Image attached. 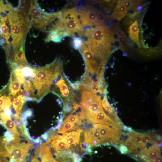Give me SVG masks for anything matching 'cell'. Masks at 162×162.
Instances as JSON below:
<instances>
[{
  "label": "cell",
  "instance_id": "cell-6",
  "mask_svg": "<svg viewBox=\"0 0 162 162\" xmlns=\"http://www.w3.org/2000/svg\"><path fill=\"white\" fill-rule=\"evenodd\" d=\"M75 9L82 27L99 26L97 20L99 10L92 5L78 7Z\"/></svg>",
  "mask_w": 162,
  "mask_h": 162
},
{
  "label": "cell",
  "instance_id": "cell-26",
  "mask_svg": "<svg viewBox=\"0 0 162 162\" xmlns=\"http://www.w3.org/2000/svg\"><path fill=\"white\" fill-rule=\"evenodd\" d=\"M81 83L82 84L84 85L85 86H86V87H87L88 88H89V87H91V86H93V85H92V86H87V85H86L83 84L82 82H81ZM104 83H104V81L103 82H102L100 84H99V85H99V86H102L103 85H104Z\"/></svg>",
  "mask_w": 162,
  "mask_h": 162
},
{
  "label": "cell",
  "instance_id": "cell-2",
  "mask_svg": "<svg viewBox=\"0 0 162 162\" xmlns=\"http://www.w3.org/2000/svg\"><path fill=\"white\" fill-rule=\"evenodd\" d=\"M8 16L12 39L11 44L15 52L24 44L31 24L28 14L17 8H13Z\"/></svg>",
  "mask_w": 162,
  "mask_h": 162
},
{
  "label": "cell",
  "instance_id": "cell-12",
  "mask_svg": "<svg viewBox=\"0 0 162 162\" xmlns=\"http://www.w3.org/2000/svg\"><path fill=\"white\" fill-rule=\"evenodd\" d=\"M127 11L128 10L122 4L121 0H119L112 14L113 18L119 20L127 15Z\"/></svg>",
  "mask_w": 162,
  "mask_h": 162
},
{
  "label": "cell",
  "instance_id": "cell-5",
  "mask_svg": "<svg viewBox=\"0 0 162 162\" xmlns=\"http://www.w3.org/2000/svg\"><path fill=\"white\" fill-rule=\"evenodd\" d=\"M52 87L51 92L58 95L62 100L64 104L74 102V95L67 79L62 74L57 78Z\"/></svg>",
  "mask_w": 162,
  "mask_h": 162
},
{
  "label": "cell",
  "instance_id": "cell-19",
  "mask_svg": "<svg viewBox=\"0 0 162 162\" xmlns=\"http://www.w3.org/2000/svg\"><path fill=\"white\" fill-rule=\"evenodd\" d=\"M82 40L80 37H73V44L74 48L79 50L82 44Z\"/></svg>",
  "mask_w": 162,
  "mask_h": 162
},
{
  "label": "cell",
  "instance_id": "cell-9",
  "mask_svg": "<svg viewBox=\"0 0 162 162\" xmlns=\"http://www.w3.org/2000/svg\"><path fill=\"white\" fill-rule=\"evenodd\" d=\"M22 81L14 71H11L10 82L8 86L9 94L10 95L14 96L20 91Z\"/></svg>",
  "mask_w": 162,
  "mask_h": 162
},
{
  "label": "cell",
  "instance_id": "cell-14",
  "mask_svg": "<svg viewBox=\"0 0 162 162\" xmlns=\"http://www.w3.org/2000/svg\"><path fill=\"white\" fill-rule=\"evenodd\" d=\"M14 136H19V134L17 130L15 124L9 117L4 121L2 124Z\"/></svg>",
  "mask_w": 162,
  "mask_h": 162
},
{
  "label": "cell",
  "instance_id": "cell-1",
  "mask_svg": "<svg viewBox=\"0 0 162 162\" xmlns=\"http://www.w3.org/2000/svg\"><path fill=\"white\" fill-rule=\"evenodd\" d=\"M63 73V65L59 58L44 66L33 69L29 80L28 95L36 101L40 100L51 91L52 85L56 78Z\"/></svg>",
  "mask_w": 162,
  "mask_h": 162
},
{
  "label": "cell",
  "instance_id": "cell-22",
  "mask_svg": "<svg viewBox=\"0 0 162 162\" xmlns=\"http://www.w3.org/2000/svg\"><path fill=\"white\" fill-rule=\"evenodd\" d=\"M116 34L118 35V38L124 37L127 38L125 33L121 30H120L117 28H116L115 30Z\"/></svg>",
  "mask_w": 162,
  "mask_h": 162
},
{
  "label": "cell",
  "instance_id": "cell-21",
  "mask_svg": "<svg viewBox=\"0 0 162 162\" xmlns=\"http://www.w3.org/2000/svg\"><path fill=\"white\" fill-rule=\"evenodd\" d=\"M71 158L74 162H80L82 160L81 156L75 152L72 153Z\"/></svg>",
  "mask_w": 162,
  "mask_h": 162
},
{
  "label": "cell",
  "instance_id": "cell-15",
  "mask_svg": "<svg viewBox=\"0 0 162 162\" xmlns=\"http://www.w3.org/2000/svg\"><path fill=\"white\" fill-rule=\"evenodd\" d=\"M159 149L153 146L148 150L144 154L147 157L148 162H152L157 157L160 156Z\"/></svg>",
  "mask_w": 162,
  "mask_h": 162
},
{
  "label": "cell",
  "instance_id": "cell-11",
  "mask_svg": "<svg viewBox=\"0 0 162 162\" xmlns=\"http://www.w3.org/2000/svg\"><path fill=\"white\" fill-rule=\"evenodd\" d=\"M25 100L24 97L19 92L14 96L13 103V108L16 111V113L19 116L21 113Z\"/></svg>",
  "mask_w": 162,
  "mask_h": 162
},
{
  "label": "cell",
  "instance_id": "cell-20",
  "mask_svg": "<svg viewBox=\"0 0 162 162\" xmlns=\"http://www.w3.org/2000/svg\"><path fill=\"white\" fill-rule=\"evenodd\" d=\"M151 140V136L149 134H143L142 138L141 145L144 148L146 144Z\"/></svg>",
  "mask_w": 162,
  "mask_h": 162
},
{
  "label": "cell",
  "instance_id": "cell-4",
  "mask_svg": "<svg viewBox=\"0 0 162 162\" xmlns=\"http://www.w3.org/2000/svg\"><path fill=\"white\" fill-rule=\"evenodd\" d=\"M59 19L62 26L73 37H76L75 32L78 33L83 29L75 8L64 9L62 11Z\"/></svg>",
  "mask_w": 162,
  "mask_h": 162
},
{
  "label": "cell",
  "instance_id": "cell-7",
  "mask_svg": "<svg viewBox=\"0 0 162 162\" xmlns=\"http://www.w3.org/2000/svg\"><path fill=\"white\" fill-rule=\"evenodd\" d=\"M48 34L45 40V42L52 41L55 42H60L66 36H71L70 33L58 22H55L48 30Z\"/></svg>",
  "mask_w": 162,
  "mask_h": 162
},
{
  "label": "cell",
  "instance_id": "cell-23",
  "mask_svg": "<svg viewBox=\"0 0 162 162\" xmlns=\"http://www.w3.org/2000/svg\"><path fill=\"white\" fill-rule=\"evenodd\" d=\"M118 148L121 153L122 154H127L128 152L127 147L123 144H121Z\"/></svg>",
  "mask_w": 162,
  "mask_h": 162
},
{
  "label": "cell",
  "instance_id": "cell-8",
  "mask_svg": "<svg viewBox=\"0 0 162 162\" xmlns=\"http://www.w3.org/2000/svg\"><path fill=\"white\" fill-rule=\"evenodd\" d=\"M93 126L99 131L103 143H116L119 131L113 128H110L107 125L99 124H94Z\"/></svg>",
  "mask_w": 162,
  "mask_h": 162
},
{
  "label": "cell",
  "instance_id": "cell-25",
  "mask_svg": "<svg viewBox=\"0 0 162 162\" xmlns=\"http://www.w3.org/2000/svg\"><path fill=\"white\" fill-rule=\"evenodd\" d=\"M4 4L2 0H0V14L1 13L4 11Z\"/></svg>",
  "mask_w": 162,
  "mask_h": 162
},
{
  "label": "cell",
  "instance_id": "cell-13",
  "mask_svg": "<svg viewBox=\"0 0 162 162\" xmlns=\"http://www.w3.org/2000/svg\"><path fill=\"white\" fill-rule=\"evenodd\" d=\"M129 32L130 38L140 46L139 38V29L137 21L135 20L130 26Z\"/></svg>",
  "mask_w": 162,
  "mask_h": 162
},
{
  "label": "cell",
  "instance_id": "cell-3",
  "mask_svg": "<svg viewBox=\"0 0 162 162\" xmlns=\"http://www.w3.org/2000/svg\"><path fill=\"white\" fill-rule=\"evenodd\" d=\"M61 14L60 11L52 14L46 13L42 10L37 0L31 1L29 12L31 24L37 29L45 30L50 23L59 17Z\"/></svg>",
  "mask_w": 162,
  "mask_h": 162
},
{
  "label": "cell",
  "instance_id": "cell-10",
  "mask_svg": "<svg viewBox=\"0 0 162 162\" xmlns=\"http://www.w3.org/2000/svg\"><path fill=\"white\" fill-rule=\"evenodd\" d=\"M24 44H22L14 52V62L18 65V69L24 67H29L25 56Z\"/></svg>",
  "mask_w": 162,
  "mask_h": 162
},
{
  "label": "cell",
  "instance_id": "cell-18",
  "mask_svg": "<svg viewBox=\"0 0 162 162\" xmlns=\"http://www.w3.org/2000/svg\"><path fill=\"white\" fill-rule=\"evenodd\" d=\"M80 119L77 114L72 113L67 117L64 121L69 122L73 124H77Z\"/></svg>",
  "mask_w": 162,
  "mask_h": 162
},
{
  "label": "cell",
  "instance_id": "cell-16",
  "mask_svg": "<svg viewBox=\"0 0 162 162\" xmlns=\"http://www.w3.org/2000/svg\"><path fill=\"white\" fill-rule=\"evenodd\" d=\"M62 125L59 129L58 133L63 134L67 131L74 130L75 124L68 121L64 120L62 123Z\"/></svg>",
  "mask_w": 162,
  "mask_h": 162
},
{
  "label": "cell",
  "instance_id": "cell-17",
  "mask_svg": "<svg viewBox=\"0 0 162 162\" xmlns=\"http://www.w3.org/2000/svg\"><path fill=\"white\" fill-rule=\"evenodd\" d=\"M121 2L128 10L133 8H135L137 5L140 4V1L136 2L131 0H121Z\"/></svg>",
  "mask_w": 162,
  "mask_h": 162
},
{
  "label": "cell",
  "instance_id": "cell-24",
  "mask_svg": "<svg viewBox=\"0 0 162 162\" xmlns=\"http://www.w3.org/2000/svg\"><path fill=\"white\" fill-rule=\"evenodd\" d=\"M118 40L121 44H124L126 42L127 40V38L124 37H122L118 38Z\"/></svg>",
  "mask_w": 162,
  "mask_h": 162
}]
</instances>
